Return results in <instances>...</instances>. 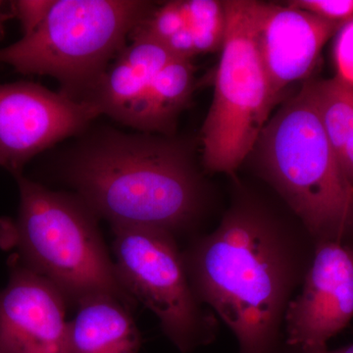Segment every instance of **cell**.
<instances>
[{
    "instance_id": "14",
    "label": "cell",
    "mask_w": 353,
    "mask_h": 353,
    "mask_svg": "<svg viewBox=\"0 0 353 353\" xmlns=\"http://www.w3.org/2000/svg\"><path fill=\"white\" fill-rule=\"evenodd\" d=\"M194 88L192 60L174 57L157 74L134 122L145 134H170L176 119L188 108Z\"/></svg>"
},
{
    "instance_id": "13",
    "label": "cell",
    "mask_w": 353,
    "mask_h": 353,
    "mask_svg": "<svg viewBox=\"0 0 353 353\" xmlns=\"http://www.w3.org/2000/svg\"><path fill=\"white\" fill-rule=\"evenodd\" d=\"M69 322L68 353H138L141 334L131 309L108 294L78 301Z\"/></svg>"
},
{
    "instance_id": "17",
    "label": "cell",
    "mask_w": 353,
    "mask_h": 353,
    "mask_svg": "<svg viewBox=\"0 0 353 353\" xmlns=\"http://www.w3.org/2000/svg\"><path fill=\"white\" fill-rule=\"evenodd\" d=\"M288 4L341 26L353 20V0H294Z\"/></svg>"
},
{
    "instance_id": "1",
    "label": "cell",
    "mask_w": 353,
    "mask_h": 353,
    "mask_svg": "<svg viewBox=\"0 0 353 353\" xmlns=\"http://www.w3.org/2000/svg\"><path fill=\"white\" fill-rule=\"evenodd\" d=\"M315 248L296 216L285 218L243 196L212 232L192 241L183 259L197 299L231 330L239 353H274Z\"/></svg>"
},
{
    "instance_id": "5",
    "label": "cell",
    "mask_w": 353,
    "mask_h": 353,
    "mask_svg": "<svg viewBox=\"0 0 353 353\" xmlns=\"http://www.w3.org/2000/svg\"><path fill=\"white\" fill-rule=\"evenodd\" d=\"M152 9L139 0H54L34 32L0 50V63L27 75L53 77L67 97L87 101Z\"/></svg>"
},
{
    "instance_id": "20",
    "label": "cell",
    "mask_w": 353,
    "mask_h": 353,
    "mask_svg": "<svg viewBox=\"0 0 353 353\" xmlns=\"http://www.w3.org/2000/svg\"><path fill=\"white\" fill-rule=\"evenodd\" d=\"M274 353H353V343L348 345V347L340 348V350H330L328 347L317 348L290 347L283 341L278 350Z\"/></svg>"
},
{
    "instance_id": "4",
    "label": "cell",
    "mask_w": 353,
    "mask_h": 353,
    "mask_svg": "<svg viewBox=\"0 0 353 353\" xmlns=\"http://www.w3.org/2000/svg\"><path fill=\"white\" fill-rule=\"evenodd\" d=\"M19 212L0 219V245L14 250L21 264L37 272L76 303L108 294L131 309L136 299L125 289L97 223L79 197L46 189L18 175Z\"/></svg>"
},
{
    "instance_id": "3",
    "label": "cell",
    "mask_w": 353,
    "mask_h": 353,
    "mask_svg": "<svg viewBox=\"0 0 353 353\" xmlns=\"http://www.w3.org/2000/svg\"><path fill=\"white\" fill-rule=\"evenodd\" d=\"M254 148L260 174L316 243L353 245V185L323 129L311 80L272 116Z\"/></svg>"
},
{
    "instance_id": "21",
    "label": "cell",
    "mask_w": 353,
    "mask_h": 353,
    "mask_svg": "<svg viewBox=\"0 0 353 353\" xmlns=\"http://www.w3.org/2000/svg\"><path fill=\"white\" fill-rule=\"evenodd\" d=\"M2 8H3V2L0 1V39L3 37L4 34V22H6V20L7 19V15L6 14L3 13V10H2Z\"/></svg>"
},
{
    "instance_id": "15",
    "label": "cell",
    "mask_w": 353,
    "mask_h": 353,
    "mask_svg": "<svg viewBox=\"0 0 353 353\" xmlns=\"http://www.w3.org/2000/svg\"><path fill=\"white\" fill-rule=\"evenodd\" d=\"M311 83L323 129L353 185V85L338 75Z\"/></svg>"
},
{
    "instance_id": "10",
    "label": "cell",
    "mask_w": 353,
    "mask_h": 353,
    "mask_svg": "<svg viewBox=\"0 0 353 353\" xmlns=\"http://www.w3.org/2000/svg\"><path fill=\"white\" fill-rule=\"evenodd\" d=\"M66 297L15 260L0 292V353H68Z\"/></svg>"
},
{
    "instance_id": "11",
    "label": "cell",
    "mask_w": 353,
    "mask_h": 353,
    "mask_svg": "<svg viewBox=\"0 0 353 353\" xmlns=\"http://www.w3.org/2000/svg\"><path fill=\"white\" fill-rule=\"evenodd\" d=\"M341 27L289 4L262 3L260 54L279 99L290 85L310 77L325 44Z\"/></svg>"
},
{
    "instance_id": "16",
    "label": "cell",
    "mask_w": 353,
    "mask_h": 353,
    "mask_svg": "<svg viewBox=\"0 0 353 353\" xmlns=\"http://www.w3.org/2000/svg\"><path fill=\"white\" fill-rule=\"evenodd\" d=\"M182 3L196 55L221 50L226 32L224 1L185 0Z\"/></svg>"
},
{
    "instance_id": "12",
    "label": "cell",
    "mask_w": 353,
    "mask_h": 353,
    "mask_svg": "<svg viewBox=\"0 0 353 353\" xmlns=\"http://www.w3.org/2000/svg\"><path fill=\"white\" fill-rule=\"evenodd\" d=\"M130 39L131 43L102 74L87 101L101 115L134 128L153 80L174 57L163 44L145 34L132 32Z\"/></svg>"
},
{
    "instance_id": "6",
    "label": "cell",
    "mask_w": 353,
    "mask_h": 353,
    "mask_svg": "<svg viewBox=\"0 0 353 353\" xmlns=\"http://www.w3.org/2000/svg\"><path fill=\"white\" fill-rule=\"evenodd\" d=\"M224 3L226 32L201 139L205 168L211 173L234 175L254 150L281 99L274 94L260 54L263 2Z\"/></svg>"
},
{
    "instance_id": "2",
    "label": "cell",
    "mask_w": 353,
    "mask_h": 353,
    "mask_svg": "<svg viewBox=\"0 0 353 353\" xmlns=\"http://www.w3.org/2000/svg\"><path fill=\"white\" fill-rule=\"evenodd\" d=\"M65 178L97 217L176 236L196 225L205 187L188 150L152 134L108 132L81 148Z\"/></svg>"
},
{
    "instance_id": "7",
    "label": "cell",
    "mask_w": 353,
    "mask_h": 353,
    "mask_svg": "<svg viewBox=\"0 0 353 353\" xmlns=\"http://www.w3.org/2000/svg\"><path fill=\"white\" fill-rule=\"evenodd\" d=\"M114 264L125 289L158 318L181 353L214 341L216 315L197 299L176 236L157 228L114 226Z\"/></svg>"
},
{
    "instance_id": "8",
    "label": "cell",
    "mask_w": 353,
    "mask_h": 353,
    "mask_svg": "<svg viewBox=\"0 0 353 353\" xmlns=\"http://www.w3.org/2000/svg\"><path fill=\"white\" fill-rule=\"evenodd\" d=\"M99 115L92 102L38 83H0V166L20 175L34 155L78 134Z\"/></svg>"
},
{
    "instance_id": "18",
    "label": "cell",
    "mask_w": 353,
    "mask_h": 353,
    "mask_svg": "<svg viewBox=\"0 0 353 353\" xmlns=\"http://www.w3.org/2000/svg\"><path fill=\"white\" fill-rule=\"evenodd\" d=\"M53 0H19L13 2L14 15L20 21L24 36L31 34L46 19Z\"/></svg>"
},
{
    "instance_id": "19",
    "label": "cell",
    "mask_w": 353,
    "mask_h": 353,
    "mask_svg": "<svg viewBox=\"0 0 353 353\" xmlns=\"http://www.w3.org/2000/svg\"><path fill=\"white\" fill-rule=\"evenodd\" d=\"M336 34L334 50L336 75L353 85V20L341 27Z\"/></svg>"
},
{
    "instance_id": "9",
    "label": "cell",
    "mask_w": 353,
    "mask_h": 353,
    "mask_svg": "<svg viewBox=\"0 0 353 353\" xmlns=\"http://www.w3.org/2000/svg\"><path fill=\"white\" fill-rule=\"evenodd\" d=\"M299 292L285 311L284 343L290 347H328L353 318V245L316 243Z\"/></svg>"
}]
</instances>
